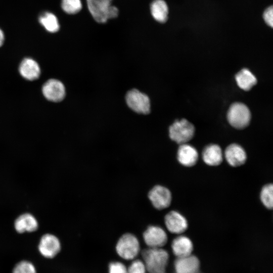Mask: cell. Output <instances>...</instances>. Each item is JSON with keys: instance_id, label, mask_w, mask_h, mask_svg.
I'll list each match as a JSON object with an SVG mask.
<instances>
[{"instance_id": "1", "label": "cell", "mask_w": 273, "mask_h": 273, "mask_svg": "<svg viewBox=\"0 0 273 273\" xmlns=\"http://www.w3.org/2000/svg\"><path fill=\"white\" fill-rule=\"evenodd\" d=\"M141 255L149 273H166L169 258L167 251L162 248H149L142 251Z\"/></svg>"}, {"instance_id": "2", "label": "cell", "mask_w": 273, "mask_h": 273, "mask_svg": "<svg viewBox=\"0 0 273 273\" xmlns=\"http://www.w3.org/2000/svg\"><path fill=\"white\" fill-rule=\"evenodd\" d=\"M112 1L86 0L88 10L97 22L104 23L118 16V10L111 5Z\"/></svg>"}, {"instance_id": "3", "label": "cell", "mask_w": 273, "mask_h": 273, "mask_svg": "<svg viewBox=\"0 0 273 273\" xmlns=\"http://www.w3.org/2000/svg\"><path fill=\"white\" fill-rule=\"evenodd\" d=\"M115 250L117 254L125 260H132L140 253V244L137 237L131 233L122 235L118 240Z\"/></svg>"}, {"instance_id": "4", "label": "cell", "mask_w": 273, "mask_h": 273, "mask_svg": "<svg viewBox=\"0 0 273 273\" xmlns=\"http://www.w3.org/2000/svg\"><path fill=\"white\" fill-rule=\"evenodd\" d=\"M227 118L230 124L236 128H243L249 124L251 113L249 108L242 103H235L230 107Z\"/></svg>"}, {"instance_id": "5", "label": "cell", "mask_w": 273, "mask_h": 273, "mask_svg": "<svg viewBox=\"0 0 273 273\" xmlns=\"http://www.w3.org/2000/svg\"><path fill=\"white\" fill-rule=\"evenodd\" d=\"M195 133L194 125L185 119L175 121L169 127L170 139L179 145L187 143Z\"/></svg>"}, {"instance_id": "6", "label": "cell", "mask_w": 273, "mask_h": 273, "mask_svg": "<svg viewBox=\"0 0 273 273\" xmlns=\"http://www.w3.org/2000/svg\"><path fill=\"white\" fill-rule=\"evenodd\" d=\"M127 106L139 114H147L150 111V101L147 95L136 89L127 92L125 96Z\"/></svg>"}, {"instance_id": "7", "label": "cell", "mask_w": 273, "mask_h": 273, "mask_svg": "<svg viewBox=\"0 0 273 273\" xmlns=\"http://www.w3.org/2000/svg\"><path fill=\"white\" fill-rule=\"evenodd\" d=\"M143 237L149 248H162L168 240L166 232L161 227L154 225L148 226Z\"/></svg>"}, {"instance_id": "8", "label": "cell", "mask_w": 273, "mask_h": 273, "mask_svg": "<svg viewBox=\"0 0 273 273\" xmlns=\"http://www.w3.org/2000/svg\"><path fill=\"white\" fill-rule=\"evenodd\" d=\"M148 198L153 206L158 210L168 207L172 201V195L169 190L161 185L154 186L149 191Z\"/></svg>"}, {"instance_id": "9", "label": "cell", "mask_w": 273, "mask_h": 273, "mask_svg": "<svg viewBox=\"0 0 273 273\" xmlns=\"http://www.w3.org/2000/svg\"><path fill=\"white\" fill-rule=\"evenodd\" d=\"M42 93L47 100L55 103L62 101L66 95L64 85L56 79L47 80L42 85Z\"/></svg>"}, {"instance_id": "10", "label": "cell", "mask_w": 273, "mask_h": 273, "mask_svg": "<svg viewBox=\"0 0 273 273\" xmlns=\"http://www.w3.org/2000/svg\"><path fill=\"white\" fill-rule=\"evenodd\" d=\"M61 248L59 239L55 235L50 234L42 236L38 245L40 253L47 258L55 257L60 251Z\"/></svg>"}, {"instance_id": "11", "label": "cell", "mask_w": 273, "mask_h": 273, "mask_svg": "<svg viewBox=\"0 0 273 273\" xmlns=\"http://www.w3.org/2000/svg\"><path fill=\"white\" fill-rule=\"evenodd\" d=\"M164 222L167 230L171 233L180 235L188 229L187 219L178 211L172 210L164 217Z\"/></svg>"}, {"instance_id": "12", "label": "cell", "mask_w": 273, "mask_h": 273, "mask_svg": "<svg viewBox=\"0 0 273 273\" xmlns=\"http://www.w3.org/2000/svg\"><path fill=\"white\" fill-rule=\"evenodd\" d=\"M200 263L199 259L195 255L177 257L174 262L175 273H197Z\"/></svg>"}, {"instance_id": "13", "label": "cell", "mask_w": 273, "mask_h": 273, "mask_svg": "<svg viewBox=\"0 0 273 273\" xmlns=\"http://www.w3.org/2000/svg\"><path fill=\"white\" fill-rule=\"evenodd\" d=\"M224 158L228 163L233 167H238L244 164L247 159L244 149L239 145L232 144L226 148Z\"/></svg>"}, {"instance_id": "14", "label": "cell", "mask_w": 273, "mask_h": 273, "mask_svg": "<svg viewBox=\"0 0 273 273\" xmlns=\"http://www.w3.org/2000/svg\"><path fill=\"white\" fill-rule=\"evenodd\" d=\"M198 153L192 146L187 143L180 144L177 152V159L182 165L186 167L194 166L198 160Z\"/></svg>"}, {"instance_id": "15", "label": "cell", "mask_w": 273, "mask_h": 273, "mask_svg": "<svg viewBox=\"0 0 273 273\" xmlns=\"http://www.w3.org/2000/svg\"><path fill=\"white\" fill-rule=\"evenodd\" d=\"M20 75L25 79L33 81L38 79L41 71L37 62L30 58H24L19 66Z\"/></svg>"}, {"instance_id": "16", "label": "cell", "mask_w": 273, "mask_h": 273, "mask_svg": "<svg viewBox=\"0 0 273 273\" xmlns=\"http://www.w3.org/2000/svg\"><path fill=\"white\" fill-rule=\"evenodd\" d=\"M173 253L177 257H182L192 254L193 244L187 236L179 235L175 238L171 243Z\"/></svg>"}, {"instance_id": "17", "label": "cell", "mask_w": 273, "mask_h": 273, "mask_svg": "<svg viewBox=\"0 0 273 273\" xmlns=\"http://www.w3.org/2000/svg\"><path fill=\"white\" fill-rule=\"evenodd\" d=\"M203 161L209 166H218L222 162L223 155L221 148L216 144L207 146L202 154Z\"/></svg>"}, {"instance_id": "18", "label": "cell", "mask_w": 273, "mask_h": 273, "mask_svg": "<svg viewBox=\"0 0 273 273\" xmlns=\"http://www.w3.org/2000/svg\"><path fill=\"white\" fill-rule=\"evenodd\" d=\"M15 230L19 233L25 232H32L38 226L36 218L30 213H24L20 215L14 223Z\"/></svg>"}, {"instance_id": "19", "label": "cell", "mask_w": 273, "mask_h": 273, "mask_svg": "<svg viewBox=\"0 0 273 273\" xmlns=\"http://www.w3.org/2000/svg\"><path fill=\"white\" fill-rule=\"evenodd\" d=\"M235 78L238 85L244 90H250L257 82L255 76L246 68L238 72Z\"/></svg>"}, {"instance_id": "20", "label": "cell", "mask_w": 273, "mask_h": 273, "mask_svg": "<svg viewBox=\"0 0 273 273\" xmlns=\"http://www.w3.org/2000/svg\"><path fill=\"white\" fill-rule=\"evenodd\" d=\"M151 12L153 18L157 21L164 23L168 18V6L163 0H155L151 5Z\"/></svg>"}, {"instance_id": "21", "label": "cell", "mask_w": 273, "mask_h": 273, "mask_svg": "<svg viewBox=\"0 0 273 273\" xmlns=\"http://www.w3.org/2000/svg\"><path fill=\"white\" fill-rule=\"evenodd\" d=\"M38 20L40 24L49 32H56L60 28L58 18L52 13H43L39 17Z\"/></svg>"}, {"instance_id": "22", "label": "cell", "mask_w": 273, "mask_h": 273, "mask_svg": "<svg viewBox=\"0 0 273 273\" xmlns=\"http://www.w3.org/2000/svg\"><path fill=\"white\" fill-rule=\"evenodd\" d=\"M260 198L262 203L267 209L273 207V185L268 184L264 186L260 192Z\"/></svg>"}, {"instance_id": "23", "label": "cell", "mask_w": 273, "mask_h": 273, "mask_svg": "<svg viewBox=\"0 0 273 273\" xmlns=\"http://www.w3.org/2000/svg\"><path fill=\"white\" fill-rule=\"evenodd\" d=\"M61 7L63 10L69 14H75L82 9L81 0H62Z\"/></svg>"}, {"instance_id": "24", "label": "cell", "mask_w": 273, "mask_h": 273, "mask_svg": "<svg viewBox=\"0 0 273 273\" xmlns=\"http://www.w3.org/2000/svg\"><path fill=\"white\" fill-rule=\"evenodd\" d=\"M13 273H36L34 265L30 262L23 260L16 264Z\"/></svg>"}, {"instance_id": "25", "label": "cell", "mask_w": 273, "mask_h": 273, "mask_svg": "<svg viewBox=\"0 0 273 273\" xmlns=\"http://www.w3.org/2000/svg\"><path fill=\"white\" fill-rule=\"evenodd\" d=\"M147 269L143 261L134 259L127 267V273H147Z\"/></svg>"}, {"instance_id": "26", "label": "cell", "mask_w": 273, "mask_h": 273, "mask_svg": "<svg viewBox=\"0 0 273 273\" xmlns=\"http://www.w3.org/2000/svg\"><path fill=\"white\" fill-rule=\"evenodd\" d=\"M108 273H127V267L122 262L112 261L108 264Z\"/></svg>"}, {"instance_id": "27", "label": "cell", "mask_w": 273, "mask_h": 273, "mask_svg": "<svg viewBox=\"0 0 273 273\" xmlns=\"http://www.w3.org/2000/svg\"><path fill=\"white\" fill-rule=\"evenodd\" d=\"M263 17L265 23L272 27L273 26V8L272 6H270L267 8L263 15Z\"/></svg>"}, {"instance_id": "28", "label": "cell", "mask_w": 273, "mask_h": 273, "mask_svg": "<svg viewBox=\"0 0 273 273\" xmlns=\"http://www.w3.org/2000/svg\"><path fill=\"white\" fill-rule=\"evenodd\" d=\"M5 40V36L3 31L0 29V47L3 44Z\"/></svg>"}]
</instances>
